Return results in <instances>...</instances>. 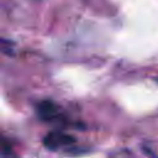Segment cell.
Returning <instances> with one entry per match:
<instances>
[{"label":"cell","mask_w":158,"mask_h":158,"mask_svg":"<svg viewBox=\"0 0 158 158\" xmlns=\"http://www.w3.org/2000/svg\"><path fill=\"white\" fill-rule=\"evenodd\" d=\"M74 142H75V138L73 136H69L59 131L51 132L43 138V144L48 149H58L60 147H67L69 144H73Z\"/></svg>","instance_id":"1"},{"label":"cell","mask_w":158,"mask_h":158,"mask_svg":"<svg viewBox=\"0 0 158 158\" xmlns=\"http://www.w3.org/2000/svg\"><path fill=\"white\" fill-rule=\"evenodd\" d=\"M0 53L6 54V56H12L14 54V43L0 37Z\"/></svg>","instance_id":"4"},{"label":"cell","mask_w":158,"mask_h":158,"mask_svg":"<svg viewBox=\"0 0 158 158\" xmlns=\"http://www.w3.org/2000/svg\"><path fill=\"white\" fill-rule=\"evenodd\" d=\"M0 158H15L11 144L2 136H0Z\"/></svg>","instance_id":"3"},{"label":"cell","mask_w":158,"mask_h":158,"mask_svg":"<svg viewBox=\"0 0 158 158\" xmlns=\"http://www.w3.org/2000/svg\"><path fill=\"white\" fill-rule=\"evenodd\" d=\"M37 110H38L40 116L44 120H52V118L57 117V115L59 112V107L53 101H49V100L41 101L37 106Z\"/></svg>","instance_id":"2"}]
</instances>
